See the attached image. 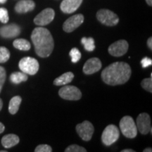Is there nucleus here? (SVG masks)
<instances>
[{
  "instance_id": "nucleus-13",
  "label": "nucleus",
  "mask_w": 152,
  "mask_h": 152,
  "mask_svg": "<svg viewBox=\"0 0 152 152\" xmlns=\"http://www.w3.org/2000/svg\"><path fill=\"white\" fill-rule=\"evenodd\" d=\"M20 26L16 23L6 25L0 28V36L3 38H14L20 35Z\"/></svg>"
},
{
  "instance_id": "nucleus-29",
  "label": "nucleus",
  "mask_w": 152,
  "mask_h": 152,
  "mask_svg": "<svg viewBox=\"0 0 152 152\" xmlns=\"http://www.w3.org/2000/svg\"><path fill=\"white\" fill-rule=\"evenodd\" d=\"M35 152H52V149L48 144H40L35 149Z\"/></svg>"
},
{
  "instance_id": "nucleus-36",
  "label": "nucleus",
  "mask_w": 152,
  "mask_h": 152,
  "mask_svg": "<svg viewBox=\"0 0 152 152\" xmlns=\"http://www.w3.org/2000/svg\"><path fill=\"white\" fill-rule=\"evenodd\" d=\"M146 1H147L148 5H149L150 7H151V6H152V0H146Z\"/></svg>"
},
{
  "instance_id": "nucleus-6",
  "label": "nucleus",
  "mask_w": 152,
  "mask_h": 152,
  "mask_svg": "<svg viewBox=\"0 0 152 152\" xmlns=\"http://www.w3.org/2000/svg\"><path fill=\"white\" fill-rule=\"evenodd\" d=\"M120 132L118 128L114 125H109L104 129L102 135V140L104 145L110 146L118 140Z\"/></svg>"
},
{
  "instance_id": "nucleus-5",
  "label": "nucleus",
  "mask_w": 152,
  "mask_h": 152,
  "mask_svg": "<svg viewBox=\"0 0 152 152\" xmlns=\"http://www.w3.org/2000/svg\"><path fill=\"white\" fill-rule=\"evenodd\" d=\"M96 18L101 23L107 26H116L119 22L118 16L109 9H100L98 11Z\"/></svg>"
},
{
  "instance_id": "nucleus-22",
  "label": "nucleus",
  "mask_w": 152,
  "mask_h": 152,
  "mask_svg": "<svg viewBox=\"0 0 152 152\" xmlns=\"http://www.w3.org/2000/svg\"><path fill=\"white\" fill-rule=\"evenodd\" d=\"M81 43L84 45L85 49L87 52H93L94 50V39L92 37H83Z\"/></svg>"
},
{
  "instance_id": "nucleus-7",
  "label": "nucleus",
  "mask_w": 152,
  "mask_h": 152,
  "mask_svg": "<svg viewBox=\"0 0 152 152\" xmlns=\"http://www.w3.org/2000/svg\"><path fill=\"white\" fill-rule=\"evenodd\" d=\"M58 95L62 99L70 101H77L82 97V92L77 87L73 85H65L58 91Z\"/></svg>"
},
{
  "instance_id": "nucleus-27",
  "label": "nucleus",
  "mask_w": 152,
  "mask_h": 152,
  "mask_svg": "<svg viewBox=\"0 0 152 152\" xmlns=\"http://www.w3.org/2000/svg\"><path fill=\"white\" fill-rule=\"evenodd\" d=\"M66 152H86L87 150L84 147H82L77 144L70 145L65 149Z\"/></svg>"
},
{
  "instance_id": "nucleus-24",
  "label": "nucleus",
  "mask_w": 152,
  "mask_h": 152,
  "mask_svg": "<svg viewBox=\"0 0 152 152\" xmlns=\"http://www.w3.org/2000/svg\"><path fill=\"white\" fill-rule=\"evenodd\" d=\"M70 56L71 57V61L73 64L78 62L81 58V53L79 51V49L77 48H73L70 51Z\"/></svg>"
},
{
  "instance_id": "nucleus-34",
  "label": "nucleus",
  "mask_w": 152,
  "mask_h": 152,
  "mask_svg": "<svg viewBox=\"0 0 152 152\" xmlns=\"http://www.w3.org/2000/svg\"><path fill=\"white\" fill-rule=\"evenodd\" d=\"M2 107H3V102H2V100H1V99L0 98V111H1Z\"/></svg>"
},
{
  "instance_id": "nucleus-23",
  "label": "nucleus",
  "mask_w": 152,
  "mask_h": 152,
  "mask_svg": "<svg viewBox=\"0 0 152 152\" xmlns=\"http://www.w3.org/2000/svg\"><path fill=\"white\" fill-rule=\"evenodd\" d=\"M10 58V52L5 47H0V64L8 61Z\"/></svg>"
},
{
  "instance_id": "nucleus-16",
  "label": "nucleus",
  "mask_w": 152,
  "mask_h": 152,
  "mask_svg": "<svg viewBox=\"0 0 152 152\" xmlns=\"http://www.w3.org/2000/svg\"><path fill=\"white\" fill-rule=\"evenodd\" d=\"M35 4L33 0H20L15 6V11L18 14H25L34 10Z\"/></svg>"
},
{
  "instance_id": "nucleus-21",
  "label": "nucleus",
  "mask_w": 152,
  "mask_h": 152,
  "mask_svg": "<svg viewBox=\"0 0 152 152\" xmlns=\"http://www.w3.org/2000/svg\"><path fill=\"white\" fill-rule=\"evenodd\" d=\"M13 46L17 49L21 51H28L30 49L31 45L27 39H16L13 42Z\"/></svg>"
},
{
  "instance_id": "nucleus-19",
  "label": "nucleus",
  "mask_w": 152,
  "mask_h": 152,
  "mask_svg": "<svg viewBox=\"0 0 152 152\" xmlns=\"http://www.w3.org/2000/svg\"><path fill=\"white\" fill-rule=\"evenodd\" d=\"M22 102V98L20 96H15L9 102V111L12 115L16 114L18 112L19 107Z\"/></svg>"
},
{
  "instance_id": "nucleus-11",
  "label": "nucleus",
  "mask_w": 152,
  "mask_h": 152,
  "mask_svg": "<svg viewBox=\"0 0 152 152\" xmlns=\"http://www.w3.org/2000/svg\"><path fill=\"white\" fill-rule=\"evenodd\" d=\"M128 43L124 39H121L111 45L109 47V53L112 56L119 57L125 54L128 50Z\"/></svg>"
},
{
  "instance_id": "nucleus-8",
  "label": "nucleus",
  "mask_w": 152,
  "mask_h": 152,
  "mask_svg": "<svg viewBox=\"0 0 152 152\" xmlns=\"http://www.w3.org/2000/svg\"><path fill=\"white\" fill-rule=\"evenodd\" d=\"M75 129L80 137L86 142L90 141L92 139L94 130L93 125L88 121H85L82 123L77 124Z\"/></svg>"
},
{
  "instance_id": "nucleus-37",
  "label": "nucleus",
  "mask_w": 152,
  "mask_h": 152,
  "mask_svg": "<svg viewBox=\"0 0 152 152\" xmlns=\"http://www.w3.org/2000/svg\"><path fill=\"white\" fill-rule=\"evenodd\" d=\"M7 0H0V4H5Z\"/></svg>"
},
{
  "instance_id": "nucleus-25",
  "label": "nucleus",
  "mask_w": 152,
  "mask_h": 152,
  "mask_svg": "<svg viewBox=\"0 0 152 152\" xmlns=\"http://www.w3.org/2000/svg\"><path fill=\"white\" fill-rule=\"evenodd\" d=\"M152 73L151 74V77L149 78H145L142 81L141 85L142 88L149 92H152Z\"/></svg>"
},
{
  "instance_id": "nucleus-17",
  "label": "nucleus",
  "mask_w": 152,
  "mask_h": 152,
  "mask_svg": "<svg viewBox=\"0 0 152 152\" xmlns=\"http://www.w3.org/2000/svg\"><path fill=\"white\" fill-rule=\"evenodd\" d=\"M1 144L6 149H9L17 145L20 142L18 136L14 134H6L1 139Z\"/></svg>"
},
{
  "instance_id": "nucleus-10",
  "label": "nucleus",
  "mask_w": 152,
  "mask_h": 152,
  "mask_svg": "<svg viewBox=\"0 0 152 152\" xmlns=\"http://www.w3.org/2000/svg\"><path fill=\"white\" fill-rule=\"evenodd\" d=\"M84 22V16L83 14H76L70 17L64 22L63 30L66 33H72Z\"/></svg>"
},
{
  "instance_id": "nucleus-12",
  "label": "nucleus",
  "mask_w": 152,
  "mask_h": 152,
  "mask_svg": "<svg viewBox=\"0 0 152 152\" xmlns=\"http://www.w3.org/2000/svg\"><path fill=\"white\" fill-rule=\"evenodd\" d=\"M137 128L142 134H147L151 129V118L147 113H142L137 118Z\"/></svg>"
},
{
  "instance_id": "nucleus-15",
  "label": "nucleus",
  "mask_w": 152,
  "mask_h": 152,
  "mask_svg": "<svg viewBox=\"0 0 152 152\" xmlns=\"http://www.w3.org/2000/svg\"><path fill=\"white\" fill-rule=\"evenodd\" d=\"M83 0H64L61 4V10L65 14H72L79 8Z\"/></svg>"
},
{
  "instance_id": "nucleus-3",
  "label": "nucleus",
  "mask_w": 152,
  "mask_h": 152,
  "mask_svg": "<svg viewBox=\"0 0 152 152\" xmlns=\"http://www.w3.org/2000/svg\"><path fill=\"white\" fill-rule=\"evenodd\" d=\"M121 132L127 138H134L137 134V128L132 117L125 115L120 121Z\"/></svg>"
},
{
  "instance_id": "nucleus-1",
  "label": "nucleus",
  "mask_w": 152,
  "mask_h": 152,
  "mask_svg": "<svg viewBox=\"0 0 152 152\" xmlns=\"http://www.w3.org/2000/svg\"><path fill=\"white\" fill-rule=\"evenodd\" d=\"M132 71L129 64L125 62H115L107 66L102 73V79L109 85H123L130 79Z\"/></svg>"
},
{
  "instance_id": "nucleus-26",
  "label": "nucleus",
  "mask_w": 152,
  "mask_h": 152,
  "mask_svg": "<svg viewBox=\"0 0 152 152\" xmlns=\"http://www.w3.org/2000/svg\"><path fill=\"white\" fill-rule=\"evenodd\" d=\"M9 13L7 9L4 7H1L0 8V21L2 23H7L9 22Z\"/></svg>"
},
{
  "instance_id": "nucleus-2",
  "label": "nucleus",
  "mask_w": 152,
  "mask_h": 152,
  "mask_svg": "<svg viewBox=\"0 0 152 152\" xmlns=\"http://www.w3.org/2000/svg\"><path fill=\"white\" fill-rule=\"evenodd\" d=\"M31 39L37 56L42 58L50 56L54 49V43L49 30L42 26L35 28L31 34Z\"/></svg>"
},
{
  "instance_id": "nucleus-31",
  "label": "nucleus",
  "mask_w": 152,
  "mask_h": 152,
  "mask_svg": "<svg viewBox=\"0 0 152 152\" xmlns=\"http://www.w3.org/2000/svg\"><path fill=\"white\" fill-rule=\"evenodd\" d=\"M148 47L150 49V50H152V38L149 37L147 40Z\"/></svg>"
},
{
  "instance_id": "nucleus-35",
  "label": "nucleus",
  "mask_w": 152,
  "mask_h": 152,
  "mask_svg": "<svg viewBox=\"0 0 152 152\" xmlns=\"http://www.w3.org/2000/svg\"><path fill=\"white\" fill-rule=\"evenodd\" d=\"M143 151L144 152H151L152 149H151V148H147V149H144Z\"/></svg>"
},
{
  "instance_id": "nucleus-32",
  "label": "nucleus",
  "mask_w": 152,
  "mask_h": 152,
  "mask_svg": "<svg viewBox=\"0 0 152 152\" xmlns=\"http://www.w3.org/2000/svg\"><path fill=\"white\" fill-rule=\"evenodd\" d=\"M4 130H5L4 125H3V123H1V122H0V134H1V133H2L4 131Z\"/></svg>"
},
{
  "instance_id": "nucleus-33",
  "label": "nucleus",
  "mask_w": 152,
  "mask_h": 152,
  "mask_svg": "<svg viewBox=\"0 0 152 152\" xmlns=\"http://www.w3.org/2000/svg\"><path fill=\"white\" fill-rule=\"evenodd\" d=\"M135 151L133 149H124L123 150L122 152H134Z\"/></svg>"
},
{
  "instance_id": "nucleus-30",
  "label": "nucleus",
  "mask_w": 152,
  "mask_h": 152,
  "mask_svg": "<svg viewBox=\"0 0 152 152\" xmlns=\"http://www.w3.org/2000/svg\"><path fill=\"white\" fill-rule=\"evenodd\" d=\"M141 64L142 68H146L152 65V60L148 57H144L141 61Z\"/></svg>"
},
{
  "instance_id": "nucleus-20",
  "label": "nucleus",
  "mask_w": 152,
  "mask_h": 152,
  "mask_svg": "<svg viewBox=\"0 0 152 152\" xmlns=\"http://www.w3.org/2000/svg\"><path fill=\"white\" fill-rule=\"evenodd\" d=\"M28 76L23 72H14L10 75V81L14 84H20L23 82L28 80Z\"/></svg>"
},
{
  "instance_id": "nucleus-28",
  "label": "nucleus",
  "mask_w": 152,
  "mask_h": 152,
  "mask_svg": "<svg viewBox=\"0 0 152 152\" xmlns=\"http://www.w3.org/2000/svg\"><path fill=\"white\" fill-rule=\"evenodd\" d=\"M6 78H7V73L5 68L0 66V93L2 90L3 85L4 84Z\"/></svg>"
},
{
  "instance_id": "nucleus-18",
  "label": "nucleus",
  "mask_w": 152,
  "mask_h": 152,
  "mask_svg": "<svg viewBox=\"0 0 152 152\" xmlns=\"http://www.w3.org/2000/svg\"><path fill=\"white\" fill-rule=\"evenodd\" d=\"M74 78V74L72 72H67L57 77L54 80V85L56 86H62L70 83Z\"/></svg>"
},
{
  "instance_id": "nucleus-4",
  "label": "nucleus",
  "mask_w": 152,
  "mask_h": 152,
  "mask_svg": "<svg viewBox=\"0 0 152 152\" xmlns=\"http://www.w3.org/2000/svg\"><path fill=\"white\" fill-rule=\"evenodd\" d=\"M18 67L20 71L27 75H34L37 73L39 65L37 59L30 56H26L20 60Z\"/></svg>"
},
{
  "instance_id": "nucleus-14",
  "label": "nucleus",
  "mask_w": 152,
  "mask_h": 152,
  "mask_svg": "<svg viewBox=\"0 0 152 152\" xmlns=\"http://www.w3.org/2000/svg\"><path fill=\"white\" fill-rule=\"evenodd\" d=\"M102 64L98 58H91L85 62L83 66V72L86 75H92L98 72L102 68Z\"/></svg>"
},
{
  "instance_id": "nucleus-9",
  "label": "nucleus",
  "mask_w": 152,
  "mask_h": 152,
  "mask_svg": "<svg viewBox=\"0 0 152 152\" xmlns=\"http://www.w3.org/2000/svg\"><path fill=\"white\" fill-rule=\"evenodd\" d=\"M55 12L52 8H47L42 11L34 18V23L37 26H44L50 23L54 20Z\"/></svg>"
}]
</instances>
